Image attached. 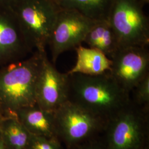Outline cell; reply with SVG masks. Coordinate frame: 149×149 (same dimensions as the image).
<instances>
[{
  "label": "cell",
  "instance_id": "obj_1",
  "mask_svg": "<svg viewBox=\"0 0 149 149\" xmlns=\"http://www.w3.org/2000/svg\"><path fill=\"white\" fill-rule=\"evenodd\" d=\"M130 96L108 72L95 76L69 74L68 101L106 123L128 105Z\"/></svg>",
  "mask_w": 149,
  "mask_h": 149
},
{
  "label": "cell",
  "instance_id": "obj_2",
  "mask_svg": "<svg viewBox=\"0 0 149 149\" xmlns=\"http://www.w3.org/2000/svg\"><path fill=\"white\" fill-rule=\"evenodd\" d=\"M44 53L34 51L27 58L0 67V113L2 117L14 116L18 109L36 104V84Z\"/></svg>",
  "mask_w": 149,
  "mask_h": 149
},
{
  "label": "cell",
  "instance_id": "obj_3",
  "mask_svg": "<svg viewBox=\"0 0 149 149\" xmlns=\"http://www.w3.org/2000/svg\"><path fill=\"white\" fill-rule=\"evenodd\" d=\"M149 111L130 103L106 123V149H148Z\"/></svg>",
  "mask_w": 149,
  "mask_h": 149
},
{
  "label": "cell",
  "instance_id": "obj_4",
  "mask_svg": "<svg viewBox=\"0 0 149 149\" xmlns=\"http://www.w3.org/2000/svg\"><path fill=\"white\" fill-rule=\"evenodd\" d=\"M11 8L32 50L45 52L61 8L52 0H17Z\"/></svg>",
  "mask_w": 149,
  "mask_h": 149
},
{
  "label": "cell",
  "instance_id": "obj_5",
  "mask_svg": "<svg viewBox=\"0 0 149 149\" xmlns=\"http://www.w3.org/2000/svg\"><path fill=\"white\" fill-rule=\"evenodd\" d=\"M141 0H114L108 21L119 48L149 47V21Z\"/></svg>",
  "mask_w": 149,
  "mask_h": 149
},
{
  "label": "cell",
  "instance_id": "obj_6",
  "mask_svg": "<svg viewBox=\"0 0 149 149\" xmlns=\"http://www.w3.org/2000/svg\"><path fill=\"white\" fill-rule=\"evenodd\" d=\"M58 136L68 149L98 137L107 123L81 107L68 101L54 112Z\"/></svg>",
  "mask_w": 149,
  "mask_h": 149
},
{
  "label": "cell",
  "instance_id": "obj_7",
  "mask_svg": "<svg viewBox=\"0 0 149 149\" xmlns=\"http://www.w3.org/2000/svg\"><path fill=\"white\" fill-rule=\"evenodd\" d=\"M97 21L74 10L60 8L48 41L54 64L64 52L84 43L86 35Z\"/></svg>",
  "mask_w": 149,
  "mask_h": 149
},
{
  "label": "cell",
  "instance_id": "obj_8",
  "mask_svg": "<svg viewBox=\"0 0 149 149\" xmlns=\"http://www.w3.org/2000/svg\"><path fill=\"white\" fill-rule=\"evenodd\" d=\"M68 97L69 74L59 72L45 52L36 84V104L44 110L54 112L68 101Z\"/></svg>",
  "mask_w": 149,
  "mask_h": 149
},
{
  "label": "cell",
  "instance_id": "obj_9",
  "mask_svg": "<svg viewBox=\"0 0 149 149\" xmlns=\"http://www.w3.org/2000/svg\"><path fill=\"white\" fill-rule=\"evenodd\" d=\"M110 59L112 65L108 72L129 94L149 74L148 47L119 48Z\"/></svg>",
  "mask_w": 149,
  "mask_h": 149
},
{
  "label": "cell",
  "instance_id": "obj_10",
  "mask_svg": "<svg viewBox=\"0 0 149 149\" xmlns=\"http://www.w3.org/2000/svg\"><path fill=\"white\" fill-rule=\"evenodd\" d=\"M33 52L11 7L0 5V67L25 59Z\"/></svg>",
  "mask_w": 149,
  "mask_h": 149
},
{
  "label": "cell",
  "instance_id": "obj_11",
  "mask_svg": "<svg viewBox=\"0 0 149 149\" xmlns=\"http://www.w3.org/2000/svg\"><path fill=\"white\" fill-rule=\"evenodd\" d=\"M14 116L31 135L58 139L54 112L44 110L36 104L18 109Z\"/></svg>",
  "mask_w": 149,
  "mask_h": 149
},
{
  "label": "cell",
  "instance_id": "obj_12",
  "mask_svg": "<svg viewBox=\"0 0 149 149\" xmlns=\"http://www.w3.org/2000/svg\"><path fill=\"white\" fill-rule=\"evenodd\" d=\"M77 60L74 66L66 72L68 74H80L95 76L109 72L112 60L100 50L86 48L81 45L74 49Z\"/></svg>",
  "mask_w": 149,
  "mask_h": 149
},
{
  "label": "cell",
  "instance_id": "obj_13",
  "mask_svg": "<svg viewBox=\"0 0 149 149\" xmlns=\"http://www.w3.org/2000/svg\"><path fill=\"white\" fill-rule=\"evenodd\" d=\"M84 43L100 50L109 59L119 49L116 34L108 20L97 21L86 34Z\"/></svg>",
  "mask_w": 149,
  "mask_h": 149
},
{
  "label": "cell",
  "instance_id": "obj_14",
  "mask_svg": "<svg viewBox=\"0 0 149 149\" xmlns=\"http://www.w3.org/2000/svg\"><path fill=\"white\" fill-rule=\"evenodd\" d=\"M0 133L6 149H27L31 136L15 116L2 117Z\"/></svg>",
  "mask_w": 149,
  "mask_h": 149
},
{
  "label": "cell",
  "instance_id": "obj_15",
  "mask_svg": "<svg viewBox=\"0 0 149 149\" xmlns=\"http://www.w3.org/2000/svg\"><path fill=\"white\" fill-rule=\"evenodd\" d=\"M114 0H62L61 8L74 10L94 21L108 20Z\"/></svg>",
  "mask_w": 149,
  "mask_h": 149
},
{
  "label": "cell",
  "instance_id": "obj_16",
  "mask_svg": "<svg viewBox=\"0 0 149 149\" xmlns=\"http://www.w3.org/2000/svg\"><path fill=\"white\" fill-rule=\"evenodd\" d=\"M132 102L136 106L149 111V74L134 87L130 93Z\"/></svg>",
  "mask_w": 149,
  "mask_h": 149
},
{
  "label": "cell",
  "instance_id": "obj_17",
  "mask_svg": "<svg viewBox=\"0 0 149 149\" xmlns=\"http://www.w3.org/2000/svg\"><path fill=\"white\" fill-rule=\"evenodd\" d=\"M27 149H63L58 139L47 138L31 135Z\"/></svg>",
  "mask_w": 149,
  "mask_h": 149
},
{
  "label": "cell",
  "instance_id": "obj_18",
  "mask_svg": "<svg viewBox=\"0 0 149 149\" xmlns=\"http://www.w3.org/2000/svg\"><path fill=\"white\" fill-rule=\"evenodd\" d=\"M72 149H106L102 139L98 137L87 141Z\"/></svg>",
  "mask_w": 149,
  "mask_h": 149
},
{
  "label": "cell",
  "instance_id": "obj_19",
  "mask_svg": "<svg viewBox=\"0 0 149 149\" xmlns=\"http://www.w3.org/2000/svg\"><path fill=\"white\" fill-rule=\"evenodd\" d=\"M17 0H0V5L10 7L13 5Z\"/></svg>",
  "mask_w": 149,
  "mask_h": 149
},
{
  "label": "cell",
  "instance_id": "obj_20",
  "mask_svg": "<svg viewBox=\"0 0 149 149\" xmlns=\"http://www.w3.org/2000/svg\"><path fill=\"white\" fill-rule=\"evenodd\" d=\"M0 149H6L5 145L4 144V143L2 140V139L1 137V135L0 133Z\"/></svg>",
  "mask_w": 149,
  "mask_h": 149
},
{
  "label": "cell",
  "instance_id": "obj_21",
  "mask_svg": "<svg viewBox=\"0 0 149 149\" xmlns=\"http://www.w3.org/2000/svg\"><path fill=\"white\" fill-rule=\"evenodd\" d=\"M52 1H53L54 3H55L56 4H57V5L59 6V4H60V3L61 2V1L62 0H52Z\"/></svg>",
  "mask_w": 149,
  "mask_h": 149
},
{
  "label": "cell",
  "instance_id": "obj_22",
  "mask_svg": "<svg viewBox=\"0 0 149 149\" xmlns=\"http://www.w3.org/2000/svg\"><path fill=\"white\" fill-rule=\"evenodd\" d=\"M142 1V2L144 3V4H146V3H148L149 2V0H141Z\"/></svg>",
  "mask_w": 149,
  "mask_h": 149
},
{
  "label": "cell",
  "instance_id": "obj_23",
  "mask_svg": "<svg viewBox=\"0 0 149 149\" xmlns=\"http://www.w3.org/2000/svg\"><path fill=\"white\" fill-rule=\"evenodd\" d=\"M2 115H1V113H0V122H1V119H2Z\"/></svg>",
  "mask_w": 149,
  "mask_h": 149
}]
</instances>
